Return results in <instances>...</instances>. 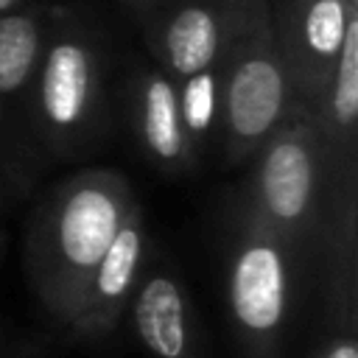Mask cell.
<instances>
[{"mask_svg": "<svg viewBox=\"0 0 358 358\" xmlns=\"http://www.w3.org/2000/svg\"><path fill=\"white\" fill-rule=\"evenodd\" d=\"M218 45V31L213 17L204 8H185L168 28V56L176 73L193 76L201 73Z\"/></svg>", "mask_w": 358, "mask_h": 358, "instance_id": "cell-7", "label": "cell"}, {"mask_svg": "<svg viewBox=\"0 0 358 358\" xmlns=\"http://www.w3.org/2000/svg\"><path fill=\"white\" fill-rule=\"evenodd\" d=\"M134 319L145 347L154 355L179 358L185 352V305L171 280L157 277L143 288Z\"/></svg>", "mask_w": 358, "mask_h": 358, "instance_id": "cell-4", "label": "cell"}, {"mask_svg": "<svg viewBox=\"0 0 358 358\" xmlns=\"http://www.w3.org/2000/svg\"><path fill=\"white\" fill-rule=\"evenodd\" d=\"M263 196L274 215H302L310 199V157L299 143L285 140L271 148L263 165Z\"/></svg>", "mask_w": 358, "mask_h": 358, "instance_id": "cell-5", "label": "cell"}, {"mask_svg": "<svg viewBox=\"0 0 358 358\" xmlns=\"http://www.w3.org/2000/svg\"><path fill=\"white\" fill-rule=\"evenodd\" d=\"M282 263L271 246L246 249L232 274V308L235 316L252 330H271L282 316Z\"/></svg>", "mask_w": 358, "mask_h": 358, "instance_id": "cell-1", "label": "cell"}, {"mask_svg": "<svg viewBox=\"0 0 358 358\" xmlns=\"http://www.w3.org/2000/svg\"><path fill=\"white\" fill-rule=\"evenodd\" d=\"M344 6L338 0H316L308 8V20H305V36L308 45L316 53H338L341 39H344Z\"/></svg>", "mask_w": 358, "mask_h": 358, "instance_id": "cell-12", "label": "cell"}, {"mask_svg": "<svg viewBox=\"0 0 358 358\" xmlns=\"http://www.w3.org/2000/svg\"><path fill=\"white\" fill-rule=\"evenodd\" d=\"M115 232H117V207L106 193L87 187L70 196L59 221L62 252L70 263L84 268L95 266L109 249Z\"/></svg>", "mask_w": 358, "mask_h": 358, "instance_id": "cell-2", "label": "cell"}, {"mask_svg": "<svg viewBox=\"0 0 358 358\" xmlns=\"http://www.w3.org/2000/svg\"><path fill=\"white\" fill-rule=\"evenodd\" d=\"M137 257H140V235L134 229H117L109 249L98 260L101 263L98 291L103 296H120L131 282Z\"/></svg>", "mask_w": 358, "mask_h": 358, "instance_id": "cell-10", "label": "cell"}, {"mask_svg": "<svg viewBox=\"0 0 358 358\" xmlns=\"http://www.w3.org/2000/svg\"><path fill=\"white\" fill-rule=\"evenodd\" d=\"M11 3H14V0H0V11H6V8L11 6Z\"/></svg>", "mask_w": 358, "mask_h": 358, "instance_id": "cell-15", "label": "cell"}, {"mask_svg": "<svg viewBox=\"0 0 358 358\" xmlns=\"http://www.w3.org/2000/svg\"><path fill=\"white\" fill-rule=\"evenodd\" d=\"M338 78L333 92V109L341 123H350L358 112V20H350L341 39Z\"/></svg>", "mask_w": 358, "mask_h": 358, "instance_id": "cell-11", "label": "cell"}, {"mask_svg": "<svg viewBox=\"0 0 358 358\" xmlns=\"http://www.w3.org/2000/svg\"><path fill=\"white\" fill-rule=\"evenodd\" d=\"M145 137L157 157L171 159L179 154V123H176V95L162 78H154L145 95Z\"/></svg>", "mask_w": 358, "mask_h": 358, "instance_id": "cell-9", "label": "cell"}, {"mask_svg": "<svg viewBox=\"0 0 358 358\" xmlns=\"http://www.w3.org/2000/svg\"><path fill=\"white\" fill-rule=\"evenodd\" d=\"M185 117L193 131L207 129V123L213 117V78L204 70L193 73V78L185 90Z\"/></svg>", "mask_w": 358, "mask_h": 358, "instance_id": "cell-13", "label": "cell"}, {"mask_svg": "<svg viewBox=\"0 0 358 358\" xmlns=\"http://www.w3.org/2000/svg\"><path fill=\"white\" fill-rule=\"evenodd\" d=\"M36 56V28L25 17L0 20V92L17 90Z\"/></svg>", "mask_w": 358, "mask_h": 358, "instance_id": "cell-8", "label": "cell"}, {"mask_svg": "<svg viewBox=\"0 0 358 358\" xmlns=\"http://www.w3.org/2000/svg\"><path fill=\"white\" fill-rule=\"evenodd\" d=\"M90 64L87 53L78 45H56L45 64L42 78V103L53 123H73L87 98Z\"/></svg>", "mask_w": 358, "mask_h": 358, "instance_id": "cell-6", "label": "cell"}, {"mask_svg": "<svg viewBox=\"0 0 358 358\" xmlns=\"http://www.w3.org/2000/svg\"><path fill=\"white\" fill-rule=\"evenodd\" d=\"M282 78L280 70L266 59L243 62L229 84V120L238 134L257 137L280 115Z\"/></svg>", "mask_w": 358, "mask_h": 358, "instance_id": "cell-3", "label": "cell"}, {"mask_svg": "<svg viewBox=\"0 0 358 358\" xmlns=\"http://www.w3.org/2000/svg\"><path fill=\"white\" fill-rule=\"evenodd\" d=\"M327 358H358V350L352 344H338V347H333V352Z\"/></svg>", "mask_w": 358, "mask_h": 358, "instance_id": "cell-14", "label": "cell"}]
</instances>
